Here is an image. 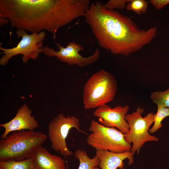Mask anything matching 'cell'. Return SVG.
Returning a JSON list of instances; mask_svg holds the SVG:
<instances>
[{
	"instance_id": "5",
	"label": "cell",
	"mask_w": 169,
	"mask_h": 169,
	"mask_svg": "<svg viewBox=\"0 0 169 169\" xmlns=\"http://www.w3.org/2000/svg\"><path fill=\"white\" fill-rule=\"evenodd\" d=\"M91 133L87 144L96 150H107L115 153L130 151L132 146L125 140L124 134L115 128L105 127L95 120L88 128Z\"/></svg>"
},
{
	"instance_id": "6",
	"label": "cell",
	"mask_w": 169,
	"mask_h": 169,
	"mask_svg": "<svg viewBox=\"0 0 169 169\" xmlns=\"http://www.w3.org/2000/svg\"><path fill=\"white\" fill-rule=\"evenodd\" d=\"M144 109L138 107L136 111L127 114L125 118L129 127V131L124 134V138L128 143L133 145L131 151L138 155L144 144L148 141H157L159 139L155 136L151 135L149 128L154 122L155 115L153 112L148 113L143 117L142 114Z\"/></svg>"
},
{
	"instance_id": "3",
	"label": "cell",
	"mask_w": 169,
	"mask_h": 169,
	"mask_svg": "<svg viewBox=\"0 0 169 169\" xmlns=\"http://www.w3.org/2000/svg\"><path fill=\"white\" fill-rule=\"evenodd\" d=\"M48 137L41 131L23 130L13 132L0 140V161H19L33 157Z\"/></svg>"
},
{
	"instance_id": "12",
	"label": "cell",
	"mask_w": 169,
	"mask_h": 169,
	"mask_svg": "<svg viewBox=\"0 0 169 169\" xmlns=\"http://www.w3.org/2000/svg\"><path fill=\"white\" fill-rule=\"evenodd\" d=\"M134 154L130 151L121 153H115L107 150H96L95 156L99 160V167L100 169H117L124 167L123 161L128 159V165L134 162Z\"/></svg>"
},
{
	"instance_id": "9",
	"label": "cell",
	"mask_w": 169,
	"mask_h": 169,
	"mask_svg": "<svg viewBox=\"0 0 169 169\" xmlns=\"http://www.w3.org/2000/svg\"><path fill=\"white\" fill-rule=\"evenodd\" d=\"M54 42L59 50L56 51L53 48L46 45L44 47L43 53L47 56L56 57L61 62L69 65L84 67L96 62L100 56V52L98 49H96L90 56L84 57L79 53L80 51L84 50L81 44L74 41L69 42L65 47L55 41Z\"/></svg>"
},
{
	"instance_id": "20",
	"label": "cell",
	"mask_w": 169,
	"mask_h": 169,
	"mask_svg": "<svg viewBox=\"0 0 169 169\" xmlns=\"http://www.w3.org/2000/svg\"><path fill=\"white\" fill-rule=\"evenodd\" d=\"M149 2L157 10L162 9L169 4V0H151Z\"/></svg>"
},
{
	"instance_id": "23",
	"label": "cell",
	"mask_w": 169,
	"mask_h": 169,
	"mask_svg": "<svg viewBox=\"0 0 169 169\" xmlns=\"http://www.w3.org/2000/svg\"><path fill=\"white\" fill-rule=\"evenodd\" d=\"M119 169H125L124 167H122L120 168H119Z\"/></svg>"
},
{
	"instance_id": "11",
	"label": "cell",
	"mask_w": 169,
	"mask_h": 169,
	"mask_svg": "<svg viewBox=\"0 0 169 169\" xmlns=\"http://www.w3.org/2000/svg\"><path fill=\"white\" fill-rule=\"evenodd\" d=\"M32 110L27 105L23 104L17 110L14 117L10 121L0 125L4 128L1 136V139L6 138L11 132L28 130L34 131L38 127L39 123L34 117L32 115Z\"/></svg>"
},
{
	"instance_id": "15",
	"label": "cell",
	"mask_w": 169,
	"mask_h": 169,
	"mask_svg": "<svg viewBox=\"0 0 169 169\" xmlns=\"http://www.w3.org/2000/svg\"><path fill=\"white\" fill-rule=\"evenodd\" d=\"M34 167L33 157L19 161H0V169H33Z\"/></svg>"
},
{
	"instance_id": "4",
	"label": "cell",
	"mask_w": 169,
	"mask_h": 169,
	"mask_svg": "<svg viewBox=\"0 0 169 169\" xmlns=\"http://www.w3.org/2000/svg\"><path fill=\"white\" fill-rule=\"evenodd\" d=\"M117 88L115 76L104 69L93 74L84 84L83 101L84 108L90 109L112 101Z\"/></svg>"
},
{
	"instance_id": "17",
	"label": "cell",
	"mask_w": 169,
	"mask_h": 169,
	"mask_svg": "<svg viewBox=\"0 0 169 169\" xmlns=\"http://www.w3.org/2000/svg\"><path fill=\"white\" fill-rule=\"evenodd\" d=\"M169 116V108L157 107L156 113L155 114L154 125L152 127L149 129V132L153 133L162 126L161 122L166 117Z\"/></svg>"
},
{
	"instance_id": "8",
	"label": "cell",
	"mask_w": 169,
	"mask_h": 169,
	"mask_svg": "<svg viewBox=\"0 0 169 169\" xmlns=\"http://www.w3.org/2000/svg\"><path fill=\"white\" fill-rule=\"evenodd\" d=\"M79 120L74 116H65L62 113L58 114L50 122L48 125V137L51 143V148L64 156L73 155L68 149L66 140L70 130L75 128L80 132L87 134L80 128Z\"/></svg>"
},
{
	"instance_id": "18",
	"label": "cell",
	"mask_w": 169,
	"mask_h": 169,
	"mask_svg": "<svg viewBox=\"0 0 169 169\" xmlns=\"http://www.w3.org/2000/svg\"><path fill=\"white\" fill-rule=\"evenodd\" d=\"M148 6V2L146 0H130L125 8L128 11H132L136 14L141 15L146 12Z\"/></svg>"
},
{
	"instance_id": "13",
	"label": "cell",
	"mask_w": 169,
	"mask_h": 169,
	"mask_svg": "<svg viewBox=\"0 0 169 169\" xmlns=\"http://www.w3.org/2000/svg\"><path fill=\"white\" fill-rule=\"evenodd\" d=\"M33 158L34 166L40 169H66L64 159L51 154L42 146L37 149Z\"/></svg>"
},
{
	"instance_id": "16",
	"label": "cell",
	"mask_w": 169,
	"mask_h": 169,
	"mask_svg": "<svg viewBox=\"0 0 169 169\" xmlns=\"http://www.w3.org/2000/svg\"><path fill=\"white\" fill-rule=\"evenodd\" d=\"M150 97L157 107L169 108V88L164 91L152 92Z\"/></svg>"
},
{
	"instance_id": "1",
	"label": "cell",
	"mask_w": 169,
	"mask_h": 169,
	"mask_svg": "<svg viewBox=\"0 0 169 169\" xmlns=\"http://www.w3.org/2000/svg\"><path fill=\"white\" fill-rule=\"evenodd\" d=\"M90 0H0V18L31 34L46 30L55 41L58 30L84 16Z\"/></svg>"
},
{
	"instance_id": "7",
	"label": "cell",
	"mask_w": 169,
	"mask_h": 169,
	"mask_svg": "<svg viewBox=\"0 0 169 169\" xmlns=\"http://www.w3.org/2000/svg\"><path fill=\"white\" fill-rule=\"evenodd\" d=\"M16 34L17 37L22 38L17 46L12 48H5L0 46V50L4 54L0 59V65L4 66L14 56L20 54L23 62H28L30 59L35 60L39 54L43 52V41L46 33L42 31L38 33L28 34L24 30H17Z\"/></svg>"
},
{
	"instance_id": "21",
	"label": "cell",
	"mask_w": 169,
	"mask_h": 169,
	"mask_svg": "<svg viewBox=\"0 0 169 169\" xmlns=\"http://www.w3.org/2000/svg\"><path fill=\"white\" fill-rule=\"evenodd\" d=\"M10 23V21L8 19L0 18V27H1L6 24Z\"/></svg>"
},
{
	"instance_id": "10",
	"label": "cell",
	"mask_w": 169,
	"mask_h": 169,
	"mask_svg": "<svg viewBox=\"0 0 169 169\" xmlns=\"http://www.w3.org/2000/svg\"><path fill=\"white\" fill-rule=\"evenodd\" d=\"M128 105L111 108L105 104L97 107L93 115L99 118L100 123L108 127L116 128L124 134L128 132L129 125L125 117L129 110Z\"/></svg>"
},
{
	"instance_id": "19",
	"label": "cell",
	"mask_w": 169,
	"mask_h": 169,
	"mask_svg": "<svg viewBox=\"0 0 169 169\" xmlns=\"http://www.w3.org/2000/svg\"><path fill=\"white\" fill-rule=\"evenodd\" d=\"M130 0H110L105 4H103L106 9L111 10L115 9H123L125 8L126 5Z\"/></svg>"
},
{
	"instance_id": "14",
	"label": "cell",
	"mask_w": 169,
	"mask_h": 169,
	"mask_svg": "<svg viewBox=\"0 0 169 169\" xmlns=\"http://www.w3.org/2000/svg\"><path fill=\"white\" fill-rule=\"evenodd\" d=\"M74 155L79 162L78 169H100V160L95 155L90 158L85 150L81 149L76 150Z\"/></svg>"
},
{
	"instance_id": "2",
	"label": "cell",
	"mask_w": 169,
	"mask_h": 169,
	"mask_svg": "<svg viewBox=\"0 0 169 169\" xmlns=\"http://www.w3.org/2000/svg\"><path fill=\"white\" fill-rule=\"evenodd\" d=\"M100 47L114 55L126 56L142 49L156 37V26L140 28L129 17L91 3L84 16Z\"/></svg>"
},
{
	"instance_id": "22",
	"label": "cell",
	"mask_w": 169,
	"mask_h": 169,
	"mask_svg": "<svg viewBox=\"0 0 169 169\" xmlns=\"http://www.w3.org/2000/svg\"><path fill=\"white\" fill-rule=\"evenodd\" d=\"M33 169H40L39 168H38V167H36V166H34V167Z\"/></svg>"
},
{
	"instance_id": "24",
	"label": "cell",
	"mask_w": 169,
	"mask_h": 169,
	"mask_svg": "<svg viewBox=\"0 0 169 169\" xmlns=\"http://www.w3.org/2000/svg\"><path fill=\"white\" fill-rule=\"evenodd\" d=\"M168 54H169V51H168Z\"/></svg>"
}]
</instances>
